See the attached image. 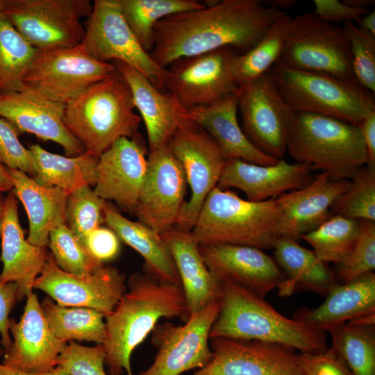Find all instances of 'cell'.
Returning a JSON list of instances; mask_svg holds the SVG:
<instances>
[{"mask_svg":"<svg viewBox=\"0 0 375 375\" xmlns=\"http://www.w3.org/2000/svg\"><path fill=\"white\" fill-rule=\"evenodd\" d=\"M208 2L203 8L174 13L156 24L149 53L158 65L165 69L178 59L224 47L244 53L284 12L259 0Z\"/></svg>","mask_w":375,"mask_h":375,"instance_id":"cell-1","label":"cell"},{"mask_svg":"<svg viewBox=\"0 0 375 375\" xmlns=\"http://www.w3.org/2000/svg\"><path fill=\"white\" fill-rule=\"evenodd\" d=\"M188 318L182 287L158 279L149 272L133 273L127 290L113 311L105 317V365L110 375H133L131 357L161 318Z\"/></svg>","mask_w":375,"mask_h":375,"instance_id":"cell-2","label":"cell"},{"mask_svg":"<svg viewBox=\"0 0 375 375\" xmlns=\"http://www.w3.org/2000/svg\"><path fill=\"white\" fill-rule=\"evenodd\" d=\"M222 294L218 315L210 338H231L274 342L300 353H316L328 349L326 332L281 314L252 292L222 281Z\"/></svg>","mask_w":375,"mask_h":375,"instance_id":"cell-3","label":"cell"},{"mask_svg":"<svg viewBox=\"0 0 375 375\" xmlns=\"http://www.w3.org/2000/svg\"><path fill=\"white\" fill-rule=\"evenodd\" d=\"M135 108L131 91L115 69L66 103L63 122L85 151L99 158L117 139L137 134L141 117Z\"/></svg>","mask_w":375,"mask_h":375,"instance_id":"cell-4","label":"cell"},{"mask_svg":"<svg viewBox=\"0 0 375 375\" xmlns=\"http://www.w3.org/2000/svg\"><path fill=\"white\" fill-rule=\"evenodd\" d=\"M287 151L296 162L326 172L335 181L351 180L368 163L358 126L315 113H293Z\"/></svg>","mask_w":375,"mask_h":375,"instance_id":"cell-5","label":"cell"},{"mask_svg":"<svg viewBox=\"0 0 375 375\" xmlns=\"http://www.w3.org/2000/svg\"><path fill=\"white\" fill-rule=\"evenodd\" d=\"M281 210L276 199L253 202L215 187L206 199L193 228L199 245L229 244L273 249Z\"/></svg>","mask_w":375,"mask_h":375,"instance_id":"cell-6","label":"cell"},{"mask_svg":"<svg viewBox=\"0 0 375 375\" xmlns=\"http://www.w3.org/2000/svg\"><path fill=\"white\" fill-rule=\"evenodd\" d=\"M269 72L283 99L294 112L323 115L359 126L366 117L375 112L374 94L356 79L278 63Z\"/></svg>","mask_w":375,"mask_h":375,"instance_id":"cell-7","label":"cell"},{"mask_svg":"<svg viewBox=\"0 0 375 375\" xmlns=\"http://www.w3.org/2000/svg\"><path fill=\"white\" fill-rule=\"evenodd\" d=\"M338 78L355 79L349 41L343 27L313 12L291 18L277 62Z\"/></svg>","mask_w":375,"mask_h":375,"instance_id":"cell-8","label":"cell"},{"mask_svg":"<svg viewBox=\"0 0 375 375\" xmlns=\"http://www.w3.org/2000/svg\"><path fill=\"white\" fill-rule=\"evenodd\" d=\"M92 8L90 0H0V12L38 50L80 44L85 33L81 19Z\"/></svg>","mask_w":375,"mask_h":375,"instance_id":"cell-9","label":"cell"},{"mask_svg":"<svg viewBox=\"0 0 375 375\" xmlns=\"http://www.w3.org/2000/svg\"><path fill=\"white\" fill-rule=\"evenodd\" d=\"M115 69L112 62L91 57L81 44L38 50L25 74L23 88L66 104Z\"/></svg>","mask_w":375,"mask_h":375,"instance_id":"cell-10","label":"cell"},{"mask_svg":"<svg viewBox=\"0 0 375 375\" xmlns=\"http://www.w3.org/2000/svg\"><path fill=\"white\" fill-rule=\"evenodd\" d=\"M238 54L224 47L178 59L165 68L164 87L186 110L215 103L239 90L234 72Z\"/></svg>","mask_w":375,"mask_h":375,"instance_id":"cell-11","label":"cell"},{"mask_svg":"<svg viewBox=\"0 0 375 375\" xmlns=\"http://www.w3.org/2000/svg\"><path fill=\"white\" fill-rule=\"evenodd\" d=\"M97 60L124 62L144 74L158 89L166 69L158 65L139 43L115 0H95L80 44Z\"/></svg>","mask_w":375,"mask_h":375,"instance_id":"cell-12","label":"cell"},{"mask_svg":"<svg viewBox=\"0 0 375 375\" xmlns=\"http://www.w3.org/2000/svg\"><path fill=\"white\" fill-rule=\"evenodd\" d=\"M220 306V300L211 302L183 325L157 324L151 331L156 355L152 364L138 375H181L204 367L212 358L210 332Z\"/></svg>","mask_w":375,"mask_h":375,"instance_id":"cell-13","label":"cell"},{"mask_svg":"<svg viewBox=\"0 0 375 375\" xmlns=\"http://www.w3.org/2000/svg\"><path fill=\"white\" fill-rule=\"evenodd\" d=\"M168 147L181 162L191 191L176 226L191 231L206 199L218 183L226 160L214 140L192 122L182 124Z\"/></svg>","mask_w":375,"mask_h":375,"instance_id":"cell-14","label":"cell"},{"mask_svg":"<svg viewBox=\"0 0 375 375\" xmlns=\"http://www.w3.org/2000/svg\"><path fill=\"white\" fill-rule=\"evenodd\" d=\"M33 288L45 292L61 306L90 308L106 317L126 292L127 281L117 267L105 264L86 275L70 274L59 268L48 253Z\"/></svg>","mask_w":375,"mask_h":375,"instance_id":"cell-15","label":"cell"},{"mask_svg":"<svg viewBox=\"0 0 375 375\" xmlns=\"http://www.w3.org/2000/svg\"><path fill=\"white\" fill-rule=\"evenodd\" d=\"M238 97L246 136L265 154L283 158L294 112L283 99L269 72L240 87Z\"/></svg>","mask_w":375,"mask_h":375,"instance_id":"cell-16","label":"cell"},{"mask_svg":"<svg viewBox=\"0 0 375 375\" xmlns=\"http://www.w3.org/2000/svg\"><path fill=\"white\" fill-rule=\"evenodd\" d=\"M211 360L192 375H303L295 349L278 343L210 338Z\"/></svg>","mask_w":375,"mask_h":375,"instance_id":"cell-17","label":"cell"},{"mask_svg":"<svg viewBox=\"0 0 375 375\" xmlns=\"http://www.w3.org/2000/svg\"><path fill=\"white\" fill-rule=\"evenodd\" d=\"M147 159L146 178L133 213L160 234L177 223L185 202L187 181L168 145L149 151Z\"/></svg>","mask_w":375,"mask_h":375,"instance_id":"cell-18","label":"cell"},{"mask_svg":"<svg viewBox=\"0 0 375 375\" xmlns=\"http://www.w3.org/2000/svg\"><path fill=\"white\" fill-rule=\"evenodd\" d=\"M199 249L207 268L219 282L232 283L260 297L286 280L274 258L260 249L229 244L199 245Z\"/></svg>","mask_w":375,"mask_h":375,"instance_id":"cell-19","label":"cell"},{"mask_svg":"<svg viewBox=\"0 0 375 375\" xmlns=\"http://www.w3.org/2000/svg\"><path fill=\"white\" fill-rule=\"evenodd\" d=\"M137 134L120 138L98 158L94 192L122 210L134 212L146 178L147 150Z\"/></svg>","mask_w":375,"mask_h":375,"instance_id":"cell-20","label":"cell"},{"mask_svg":"<svg viewBox=\"0 0 375 375\" xmlns=\"http://www.w3.org/2000/svg\"><path fill=\"white\" fill-rule=\"evenodd\" d=\"M9 331L12 345L3 353L2 363L24 372L47 373L54 369L57 358L67 343L51 331L33 292L26 297L20 320L10 319Z\"/></svg>","mask_w":375,"mask_h":375,"instance_id":"cell-21","label":"cell"},{"mask_svg":"<svg viewBox=\"0 0 375 375\" xmlns=\"http://www.w3.org/2000/svg\"><path fill=\"white\" fill-rule=\"evenodd\" d=\"M65 104L49 99L26 88L0 94V117L21 133L60 145L67 156L83 154V145L63 122Z\"/></svg>","mask_w":375,"mask_h":375,"instance_id":"cell-22","label":"cell"},{"mask_svg":"<svg viewBox=\"0 0 375 375\" xmlns=\"http://www.w3.org/2000/svg\"><path fill=\"white\" fill-rule=\"evenodd\" d=\"M349 180L335 181L326 172L316 175L307 186L277 198L281 210L278 236L298 241L333 215L331 208L348 189Z\"/></svg>","mask_w":375,"mask_h":375,"instance_id":"cell-23","label":"cell"},{"mask_svg":"<svg viewBox=\"0 0 375 375\" xmlns=\"http://www.w3.org/2000/svg\"><path fill=\"white\" fill-rule=\"evenodd\" d=\"M311 172L306 164L288 163L283 158L269 165L231 158L226 160L216 187L237 188L245 194L248 201L260 202L307 186L314 178Z\"/></svg>","mask_w":375,"mask_h":375,"instance_id":"cell-24","label":"cell"},{"mask_svg":"<svg viewBox=\"0 0 375 375\" xmlns=\"http://www.w3.org/2000/svg\"><path fill=\"white\" fill-rule=\"evenodd\" d=\"M112 63L131 91L135 107L146 127L149 151L168 145L177 129L182 124L191 122L188 110L173 94L161 92L135 68L117 60Z\"/></svg>","mask_w":375,"mask_h":375,"instance_id":"cell-25","label":"cell"},{"mask_svg":"<svg viewBox=\"0 0 375 375\" xmlns=\"http://www.w3.org/2000/svg\"><path fill=\"white\" fill-rule=\"evenodd\" d=\"M17 199L11 191L5 200L1 229L3 269L0 281L17 285V301L33 292L36 278L47 261V247L30 243L24 237L18 215Z\"/></svg>","mask_w":375,"mask_h":375,"instance_id":"cell-26","label":"cell"},{"mask_svg":"<svg viewBox=\"0 0 375 375\" xmlns=\"http://www.w3.org/2000/svg\"><path fill=\"white\" fill-rule=\"evenodd\" d=\"M178 272L185 297L189 317L212 301L220 300L221 283L205 265L191 231L173 226L162 232Z\"/></svg>","mask_w":375,"mask_h":375,"instance_id":"cell-27","label":"cell"},{"mask_svg":"<svg viewBox=\"0 0 375 375\" xmlns=\"http://www.w3.org/2000/svg\"><path fill=\"white\" fill-rule=\"evenodd\" d=\"M238 109L237 93L210 106L187 110L188 119L214 140L226 160L239 158L260 165L275 164L278 159L260 151L246 136L238 122Z\"/></svg>","mask_w":375,"mask_h":375,"instance_id":"cell-28","label":"cell"},{"mask_svg":"<svg viewBox=\"0 0 375 375\" xmlns=\"http://www.w3.org/2000/svg\"><path fill=\"white\" fill-rule=\"evenodd\" d=\"M316 308L296 310L293 319L324 332L359 317L375 313V274L336 283Z\"/></svg>","mask_w":375,"mask_h":375,"instance_id":"cell-29","label":"cell"},{"mask_svg":"<svg viewBox=\"0 0 375 375\" xmlns=\"http://www.w3.org/2000/svg\"><path fill=\"white\" fill-rule=\"evenodd\" d=\"M6 170L12 184V192L27 213V240L34 245L47 247L51 231L66 224L68 194L58 188L42 186L19 170Z\"/></svg>","mask_w":375,"mask_h":375,"instance_id":"cell-30","label":"cell"},{"mask_svg":"<svg viewBox=\"0 0 375 375\" xmlns=\"http://www.w3.org/2000/svg\"><path fill=\"white\" fill-rule=\"evenodd\" d=\"M274 259L286 276L279 294L289 296L297 290H306L326 297L338 283L335 273L322 261L314 251L297 241L279 238L274 247Z\"/></svg>","mask_w":375,"mask_h":375,"instance_id":"cell-31","label":"cell"},{"mask_svg":"<svg viewBox=\"0 0 375 375\" xmlns=\"http://www.w3.org/2000/svg\"><path fill=\"white\" fill-rule=\"evenodd\" d=\"M104 223L144 258V271L160 280L182 287L172 257L159 233L139 221L127 219L107 202Z\"/></svg>","mask_w":375,"mask_h":375,"instance_id":"cell-32","label":"cell"},{"mask_svg":"<svg viewBox=\"0 0 375 375\" xmlns=\"http://www.w3.org/2000/svg\"><path fill=\"white\" fill-rule=\"evenodd\" d=\"M35 165L33 178L44 187H56L68 195L95 184L98 157L85 152L76 156H63L44 149L38 144L28 147Z\"/></svg>","mask_w":375,"mask_h":375,"instance_id":"cell-33","label":"cell"},{"mask_svg":"<svg viewBox=\"0 0 375 375\" xmlns=\"http://www.w3.org/2000/svg\"><path fill=\"white\" fill-rule=\"evenodd\" d=\"M41 307L54 335L66 342L87 341L103 344L106 337L105 316L93 309L65 307L50 297L45 298Z\"/></svg>","mask_w":375,"mask_h":375,"instance_id":"cell-34","label":"cell"},{"mask_svg":"<svg viewBox=\"0 0 375 375\" xmlns=\"http://www.w3.org/2000/svg\"><path fill=\"white\" fill-rule=\"evenodd\" d=\"M125 20L142 48L149 53L153 47L154 27L174 13L201 9L197 0H115Z\"/></svg>","mask_w":375,"mask_h":375,"instance_id":"cell-35","label":"cell"},{"mask_svg":"<svg viewBox=\"0 0 375 375\" xmlns=\"http://www.w3.org/2000/svg\"><path fill=\"white\" fill-rule=\"evenodd\" d=\"M331 346L353 375H375V325L345 322L331 328Z\"/></svg>","mask_w":375,"mask_h":375,"instance_id":"cell-36","label":"cell"},{"mask_svg":"<svg viewBox=\"0 0 375 375\" xmlns=\"http://www.w3.org/2000/svg\"><path fill=\"white\" fill-rule=\"evenodd\" d=\"M291 18L284 12L251 49L237 55L234 72L239 88L266 74L277 62Z\"/></svg>","mask_w":375,"mask_h":375,"instance_id":"cell-37","label":"cell"},{"mask_svg":"<svg viewBox=\"0 0 375 375\" xmlns=\"http://www.w3.org/2000/svg\"><path fill=\"white\" fill-rule=\"evenodd\" d=\"M0 12V94L20 90L38 52Z\"/></svg>","mask_w":375,"mask_h":375,"instance_id":"cell-38","label":"cell"},{"mask_svg":"<svg viewBox=\"0 0 375 375\" xmlns=\"http://www.w3.org/2000/svg\"><path fill=\"white\" fill-rule=\"evenodd\" d=\"M360 220L333 215L314 231L301 238L310 244L323 262L342 263L351 253L358 240Z\"/></svg>","mask_w":375,"mask_h":375,"instance_id":"cell-39","label":"cell"},{"mask_svg":"<svg viewBox=\"0 0 375 375\" xmlns=\"http://www.w3.org/2000/svg\"><path fill=\"white\" fill-rule=\"evenodd\" d=\"M331 208L332 215L375 222V166L361 167Z\"/></svg>","mask_w":375,"mask_h":375,"instance_id":"cell-40","label":"cell"},{"mask_svg":"<svg viewBox=\"0 0 375 375\" xmlns=\"http://www.w3.org/2000/svg\"><path fill=\"white\" fill-rule=\"evenodd\" d=\"M47 247L58 267L70 274L86 275L104 264L88 253L65 224L51 231Z\"/></svg>","mask_w":375,"mask_h":375,"instance_id":"cell-41","label":"cell"},{"mask_svg":"<svg viewBox=\"0 0 375 375\" xmlns=\"http://www.w3.org/2000/svg\"><path fill=\"white\" fill-rule=\"evenodd\" d=\"M106 201L91 186L80 188L67 197L66 224L82 243L86 235L104 223Z\"/></svg>","mask_w":375,"mask_h":375,"instance_id":"cell-42","label":"cell"},{"mask_svg":"<svg viewBox=\"0 0 375 375\" xmlns=\"http://www.w3.org/2000/svg\"><path fill=\"white\" fill-rule=\"evenodd\" d=\"M337 281L347 283L375 269V222L360 220L357 242L349 256L337 265Z\"/></svg>","mask_w":375,"mask_h":375,"instance_id":"cell-43","label":"cell"},{"mask_svg":"<svg viewBox=\"0 0 375 375\" xmlns=\"http://www.w3.org/2000/svg\"><path fill=\"white\" fill-rule=\"evenodd\" d=\"M349 41L355 79L365 88L375 92V37L364 33L351 21L344 22Z\"/></svg>","mask_w":375,"mask_h":375,"instance_id":"cell-44","label":"cell"},{"mask_svg":"<svg viewBox=\"0 0 375 375\" xmlns=\"http://www.w3.org/2000/svg\"><path fill=\"white\" fill-rule=\"evenodd\" d=\"M105 358L103 344L86 347L69 341L58 356L56 367L68 375H108L104 369Z\"/></svg>","mask_w":375,"mask_h":375,"instance_id":"cell-45","label":"cell"},{"mask_svg":"<svg viewBox=\"0 0 375 375\" xmlns=\"http://www.w3.org/2000/svg\"><path fill=\"white\" fill-rule=\"evenodd\" d=\"M19 133L10 122L0 117V162L7 169L19 170L33 178L35 174L33 157L19 141Z\"/></svg>","mask_w":375,"mask_h":375,"instance_id":"cell-46","label":"cell"},{"mask_svg":"<svg viewBox=\"0 0 375 375\" xmlns=\"http://www.w3.org/2000/svg\"><path fill=\"white\" fill-rule=\"evenodd\" d=\"M298 359L303 375H353L331 347L316 353H299Z\"/></svg>","mask_w":375,"mask_h":375,"instance_id":"cell-47","label":"cell"},{"mask_svg":"<svg viewBox=\"0 0 375 375\" xmlns=\"http://www.w3.org/2000/svg\"><path fill=\"white\" fill-rule=\"evenodd\" d=\"M82 244L93 258L102 263L114 259L120 249L119 239L108 226H101L91 231Z\"/></svg>","mask_w":375,"mask_h":375,"instance_id":"cell-48","label":"cell"},{"mask_svg":"<svg viewBox=\"0 0 375 375\" xmlns=\"http://www.w3.org/2000/svg\"><path fill=\"white\" fill-rule=\"evenodd\" d=\"M313 13L319 18L333 24L340 22H358L370 10H360L338 0H314Z\"/></svg>","mask_w":375,"mask_h":375,"instance_id":"cell-49","label":"cell"},{"mask_svg":"<svg viewBox=\"0 0 375 375\" xmlns=\"http://www.w3.org/2000/svg\"><path fill=\"white\" fill-rule=\"evenodd\" d=\"M17 301V285L15 283H3L0 281V344L3 353L12 345L9 331V315Z\"/></svg>","mask_w":375,"mask_h":375,"instance_id":"cell-50","label":"cell"},{"mask_svg":"<svg viewBox=\"0 0 375 375\" xmlns=\"http://www.w3.org/2000/svg\"><path fill=\"white\" fill-rule=\"evenodd\" d=\"M359 127L367 151V165L375 166V112L366 117Z\"/></svg>","mask_w":375,"mask_h":375,"instance_id":"cell-51","label":"cell"},{"mask_svg":"<svg viewBox=\"0 0 375 375\" xmlns=\"http://www.w3.org/2000/svg\"><path fill=\"white\" fill-rule=\"evenodd\" d=\"M359 29L365 33L375 37V10L369 11L367 14L362 16L356 25Z\"/></svg>","mask_w":375,"mask_h":375,"instance_id":"cell-52","label":"cell"},{"mask_svg":"<svg viewBox=\"0 0 375 375\" xmlns=\"http://www.w3.org/2000/svg\"><path fill=\"white\" fill-rule=\"evenodd\" d=\"M0 375H68L61 369L56 367L54 369L47 373H28L15 369L0 363Z\"/></svg>","mask_w":375,"mask_h":375,"instance_id":"cell-53","label":"cell"},{"mask_svg":"<svg viewBox=\"0 0 375 375\" xmlns=\"http://www.w3.org/2000/svg\"><path fill=\"white\" fill-rule=\"evenodd\" d=\"M12 190V184L6 167L0 162V192H8Z\"/></svg>","mask_w":375,"mask_h":375,"instance_id":"cell-54","label":"cell"},{"mask_svg":"<svg viewBox=\"0 0 375 375\" xmlns=\"http://www.w3.org/2000/svg\"><path fill=\"white\" fill-rule=\"evenodd\" d=\"M347 6L360 10H369L374 3V0H344L342 1Z\"/></svg>","mask_w":375,"mask_h":375,"instance_id":"cell-55","label":"cell"},{"mask_svg":"<svg viewBox=\"0 0 375 375\" xmlns=\"http://www.w3.org/2000/svg\"><path fill=\"white\" fill-rule=\"evenodd\" d=\"M265 3L275 7L279 10L284 12V10L289 9L296 3L294 0H270L266 1Z\"/></svg>","mask_w":375,"mask_h":375,"instance_id":"cell-56","label":"cell"},{"mask_svg":"<svg viewBox=\"0 0 375 375\" xmlns=\"http://www.w3.org/2000/svg\"><path fill=\"white\" fill-rule=\"evenodd\" d=\"M5 200L6 197L3 196V192H0V238H1V229L3 221V217L5 209Z\"/></svg>","mask_w":375,"mask_h":375,"instance_id":"cell-57","label":"cell"},{"mask_svg":"<svg viewBox=\"0 0 375 375\" xmlns=\"http://www.w3.org/2000/svg\"><path fill=\"white\" fill-rule=\"evenodd\" d=\"M3 348L0 346V356H3Z\"/></svg>","mask_w":375,"mask_h":375,"instance_id":"cell-58","label":"cell"}]
</instances>
